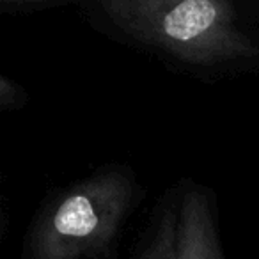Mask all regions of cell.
Returning <instances> with one entry per match:
<instances>
[{
    "label": "cell",
    "instance_id": "cell-1",
    "mask_svg": "<svg viewBox=\"0 0 259 259\" xmlns=\"http://www.w3.org/2000/svg\"><path fill=\"white\" fill-rule=\"evenodd\" d=\"M217 9L208 0H187L172 9L163 20V29L170 37L188 41L211 27Z\"/></svg>",
    "mask_w": 259,
    "mask_h": 259
},
{
    "label": "cell",
    "instance_id": "cell-2",
    "mask_svg": "<svg viewBox=\"0 0 259 259\" xmlns=\"http://www.w3.org/2000/svg\"><path fill=\"white\" fill-rule=\"evenodd\" d=\"M55 229L66 236H85L98 226V217L87 197H71L59 208Z\"/></svg>",
    "mask_w": 259,
    "mask_h": 259
}]
</instances>
